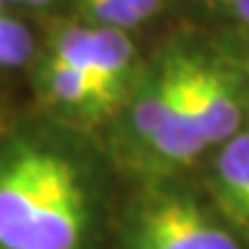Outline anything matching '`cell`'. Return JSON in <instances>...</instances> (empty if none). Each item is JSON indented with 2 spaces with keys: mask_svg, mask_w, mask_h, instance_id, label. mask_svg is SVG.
Wrapping results in <instances>:
<instances>
[{
  "mask_svg": "<svg viewBox=\"0 0 249 249\" xmlns=\"http://www.w3.org/2000/svg\"><path fill=\"white\" fill-rule=\"evenodd\" d=\"M46 53L74 64L120 102H124L138 76V69H135L138 51L130 38V31L122 28L92 26L76 18L56 23L49 33Z\"/></svg>",
  "mask_w": 249,
  "mask_h": 249,
  "instance_id": "cell-4",
  "label": "cell"
},
{
  "mask_svg": "<svg viewBox=\"0 0 249 249\" xmlns=\"http://www.w3.org/2000/svg\"><path fill=\"white\" fill-rule=\"evenodd\" d=\"M38 87H41V97L51 107L84 120H102L122 105L115 94H109L89 74L51 53H43L41 59Z\"/></svg>",
  "mask_w": 249,
  "mask_h": 249,
  "instance_id": "cell-6",
  "label": "cell"
},
{
  "mask_svg": "<svg viewBox=\"0 0 249 249\" xmlns=\"http://www.w3.org/2000/svg\"><path fill=\"white\" fill-rule=\"evenodd\" d=\"M132 249H242L229 229L183 196H158L140 209Z\"/></svg>",
  "mask_w": 249,
  "mask_h": 249,
  "instance_id": "cell-5",
  "label": "cell"
},
{
  "mask_svg": "<svg viewBox=\"0 0 249 249\" xmlns=\"http://www.w3.org/2000/svg\"><path fill=\"white\" fill-rule=\"evenodd\" d=\"M89 221L79 168L49 145L18 140L0 158V249H79Z\"/></svg>",
  "mask_w": 249,
  "mask_h": 249,
  "instance_id": "cell-1",
  "label": "cell"
},
{
  "mask_svg": "<svg viewBox=\"0 0 249 249\" xmlns=\"http://www.w3.org/2000/svg\"><path fill=\"white\" fill-rule=\"evenodd\" d=\"M198 3L221 23L249 31V0H198Z\"/></svg>",
  "mask_w": 249,
  "mask_h": 249,
  "instance_id": "cell-9",
  "label": "cell"
},
{
  "mask_svg": "<svg viewBox=\"0 0 249 249\" xmlns=\"http://www.w3.org/2000/svg\"><path fill=\"white\" fill-rule=\"evenodd\" d=\"M188 107L209 148H219L244 127L247 102L239 71L203 49L180 46Z\"/></svg>",
  "mask_w": 249,
  "mask_h": 249,
  "instance_id": "cell-3",
  "label": "cell"
},
{
  "mask_svg": "<svg viewBox=\"0 0 249 249\" xmlns=\"http://www.w3.org/2000/svg\"><path fill=\"white\" fill-rule=\"evenodd\" d=\"M33 51L31 28L10 13L0 16V66H23L33 59Z\"/></svg>",
  "mask_w": 249,
  "mask_h": 249,
  "instance_id": "cell-8",
  "label": "cell"
},
{
  "mask_svg": "<svg viewBox=\"0 0 249 249\" xmlns=\"http://www.w3.org/2000/svg\"><path fill=\"white\" fill-rule=\"evenodd\" d=\"M8 8H10V5L5 3V0H0V16H3V13H8Z\"/></svg>",
  "mask_w": 249,
  "mask_h": 249,
  "instance_id": "cell-12",
  "label": "cell"
},
{
  "mask_svg": "<svg viewBox=\"0 0 249 249\" xmlns=\"http://www.w3.org/2000/svg\"><path fill=\"white\" fill-rule=\"evenodd\" d=\"M49 3H51V0H23V5H31V8H43Z\"/></svg>",
  "mask_w": 249,
  "mask_h": 249,
  "instance_id": "cell-11",
  "label": "cell"
},
{
  "mask_svg": "<svg viewBox=\"0 0 249 249\" xmlns=\"http://www.w3.org/2000/svg\"><path fill=\"white\" fill-rule=\"evenodd\" d=\"M8 5H23V0H5Z\"/></svg>",
  "mask_w": 249,
  "mask_h": 249,
  "instance_id": "cell-13",
  "label": "cell"
},
{
  "mask_svg": "<svg viewBox=\"0 0 249 249\" xmlns=\"http://www.w3.org/2000/svg\"><path fill=\"white\" fill-rule=\"evenodd\" d=\"M130 3L138 8V13L142 16L145 23H148L153 16H158V13L163 10V3H165V0H130Z\"/></svg>",
  "mask_w": 249,
  "mask_h": 249,
  "instance_id": "cell-10",
  "label": "cell"
},
{
  "mask_svg": "<svg viewBox=\"0 0 249 249\" xmlns=\"http://www.w3.org/2000/svg\"><path fill=\"white\" fill-rule=\"evenodd\" d=\"M211 196L226 221L249 231V127L219 145L209 176Z\"/></svg>",
  "mask_w": 249,
  "mask_h": 249,
  "instance_id": "cell-7",
  "label": "cell"
},
{
  "mask_svg": "<svg viewBox=\"0 0 249 249\" xmlns=\"http://www.w3.org/2000/svg\"><path fill=\"white\" fill-rule=\"evenodd\" d=\"M122 105L130 140L148 160L163 168H183L209 150L188 107L180 43L138 71Z\"/></svg>",
  "mask_w": 249,
  "mask_h": 249,
  "instance_id": "cell-2",
  "label": "cell"
}]
</instances>
